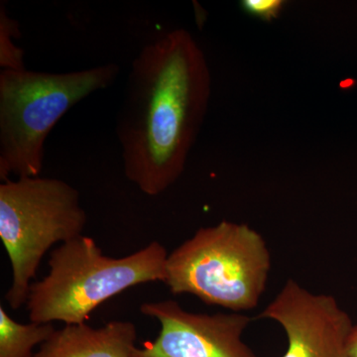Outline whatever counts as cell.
Segmentation results:
<instances>
[{
    "mask_svg": "<svg viewBox=\"0 0 357 357\" xmlns=\"http://www.w3.org/2000/svg\"><path fill=\"white\" fill-rule=\"evenodd\" d=\"M210 79L189 33L174 30L134 59L116 121L126 178L158 196L178 180L206 109Z\"/></svg>",
    "mask_w": 357,
    "mask_h": 357,
    "instance_id": "obj_1",
    "label": "cell"
},
{
    "mask_svg": "<svg viewBox=\"0 0 357 357\" xmlns=\"http://www.w3.org/2000/svg\"><path fill=\"white\" fill-rule=\"evenodd\" d=\"M351 351L352 357H357V325H354L351 333Z\"/></svg>",
    "mask_w": 357,
    "mask_h": 357,
    "instance_id": "obj_12",
    "label": "cell"
},
{
    "mask_svg": "<svg viewBox=\"0 0 357 357\" xmlns=\"http://www.w3.org/2000/svg\"><path fill=\"white\" fill-rule=\"evenodd\" d=\"M140 312L159 321L160 332L133 357H257L243 340L251 319L241 312H188L174 300L144 303Z\"/></svg>",
    "mask_w": 357,
    "mask_h": 357,
    "instance_id": "obj_6",
    "label": "cell"
},
{
    "mask_svg": "<svg viewBox=\"0 0 357 357\" xmlns=\"http://www.w3.org/2000/svg\"><path fill=\"white\" fill-rule=\"evenodd\" d=\"M53 324L20 323L0 306V357H33V349L55 332Z\"/></svg>",
    "mask_w": 357,
    "mask_h": 357,
    "instance_id": "obj_9",
    "label": "cell"
},
{
    "mask_svg": "<svg viewBox=\"0 0 357 357\" xmlns=\"http://www.w3.org/2000/svg\"><path fill=\"white\" fill-rule=\"evenodd\" d=\"M21 36L20 23L7 14L6 6H0V67L2 70H25L24 51L14 43Z\"/></svg>",
    "mask_w": 357,
    "mask_h": 357,
    "instance_id": "obj_10",
    "label": "cell"
},
{
    "mask_svg": "<svg viewBox=\"0 0 357 357\" xmlns=\"http://www.w3.org/2000/svg\"><path fill=\"white\" fill-rule=\"evenodd\" d=\"M136 340L132 321H112L102 328L66 325L52 333L33 357H133Z\"/></svg>",
    "mask_w": 357,
    "mask_h": 357,
    "instance_id": "obj_8",
    "label": "cell"
},
{
    "mask_svg": "<svg viewBox=\"0 0 357 357\" xmlns=\"http://www.w3.org/2000/svg\"><path fill=\"white\" fill-rule=\"evenodd\" d=\"M271 256L246 225L202 227L167 258L164 283L173 295L191 294L234 312L255 309L266 289Z\"/></svg>",
    "mask_w": 357,
    "mask_h": 357,
    "instance_id": "obj_4",
    "label": "cell"
},
{
    "mask_svg": "<svg viewBox=\"0 0 357 357\" xmlns=\"http://www.w3.org/2000/svg\"><path fill=\"white\" fill-rule=\"evenodd\" d=\"M168 255L159 241L121 258L103 255L95 239L84 234L60 244L51 252L49 273L30 288L29 321L84 324L96 307L124 291L164 283Z\"/></svg>",
    "mask_w": 357,
    "mask_h": 357,
    "instance_id": "obj_2",
    "label": "cell"
},
{
    "mask_svg": "<svg viewBox=\"0 0 357 357\" xmlns=\"http://www.w3.org/2000/svg\"><path fill=\"white\" fill-rule=\"evenodd\" d=\"M86 222L79 191L60 178H9L0 185V239L13 273L4 298L13 310L27 303L52 246L83 236Z\"/></svg>",
    "mask_w": 357,
    "mask_h": 357,
    "instance_id": "obj_5",
    "label": "cell"
},
{
    "mask_svg": "<svg viewBox=\"0 0 357 357\" xmlns=\"http://www.w3.org/2000/svg\"><path fill=\"white\" fill-rule=\"evenodd\" d=\"M284 2L281 0H244L243 7L246 13L263 20L276 18L280 13Z\"/></svg>",
    "mask_w": 357,
    "mask_h": 357,
    "instance_id": "obj_11",
    "label": "cell"
},
{
    "mask_svg": "<svg viewBox=\"0 0 357 357\" xmlns=\"http://www.w3.org/2000/svg\"><path fill=\"white\" fill-rule=\"evenodd\" d=\"M285 331L288 347L282 357H352L354 324L331 295L314 294L289 279L258 316Z\"/></svg>",
    "mask_w": 357,
    "mask_h": 357,
    "instance_id": "obj_7",
    "label": "cell"
},
{
    "mask_svg": "<svg viewBox=\"0 0 357 357\" xmlns=\"http://www.w3.org/2000/svg\"><path fill=\"white\" fill-rule=\"evenodd\" d=\"M119 74L109 63L69 73L0 72V180L38 177L45 142L73 107L109 88Z\"/></svg>",
    "mask_w": 357,
    "mask_h": 357,
    "instance_id": "obj_3",
    "label": "cell"
}]
</instances>
